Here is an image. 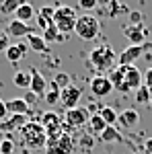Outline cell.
<instances>
[{"label": "cell", "instance_id": "38", "mask_svg": "<svg viewBox=\"0 0 152 154\" xmlns=\"http://www.w3.org/2000/svg\"><path fill=\"white\" fill-rule=\"evenodd\" d=\"M23 99H25V103H27V105H29V107H31V105H33V103H35V101H37V97L33 95L31 91H29V93H27V95H25Z\"/></svg>", "mask_w": 152, "mask_h": 154}, {"label": "cell", "instance_id": "10", "mask_svg": "<svg viewBox=\"0 0 152 154\" xmlns=\"http://www.w3.org/2000/svg\"><path fill=\"white\" fill-rule=\"evenodd\" d=\"M29 74H31V86H29V91H31L35 97H45V93H47V80L43 78V74L37 70V68H31Z\"/></svg>", "mask_w": 152, "mask_h": 154}, {"label": "cell", "instance_id": "39", "mask_svg": "<svg viewBox=\"0 0 152 154\" xmlns=\"http://www.w3.org/2000/svg\"><path fill=\"white\" fill-rule=\"evenodd\" d=\"M144 84H146L148 88L152 86V68H150V70H146V74H144Z\"/></svg>", "mask_w": 152, "mask_h": 154}, {"label": "cell", "instance_id": "26", "mask_svg": "<svg viewBox=\"0 0 152 154\" xmlns=\"http://www.w3.org/2000/svg\"><path fill=\"white\" fill-rule=\"evenodd\" d=\"M99 115L103 117V121H105L107 125H115V123H117V117H119V115L115 113V109H113V107H101Z\"/></svg>", "mask_w": 152, "mask_h": 154}, {"label": "cell", "instance_id": "24", "mask_svg": "<svg viewBox=\"0 0 152 154\" xmlns=\"http://www.w3.org/2000/svg\"><path fill=\"white\" fill-rule=\"evenodd\" d=\"M64 37H66V35H62V33H60L56 25H49L45 31H43V39H45L47 45H49V43H56V41H62Z\"/></svg>", "mask_w": 152, "mask_h": 154}, {"label": "cell", "instance_id": "15", "mask_svg": "<svg viewBox=\"0 0 152 154\" xmlns=\"http://www.w3.org/2000/svg\"><path fill=\"white\" fill-rule=\"evenodd\" d=\"M126 82L129 84L132 91H138L142 84H144V74H142L136 66H128V72H126Z\"/></svg>", "mask_w": 152, "mask_h": 154}, {"label": "cell", "instance_id": "14", "mask_svg": "<svg viewBox=\"0 0 152 154\" xmlns=\"http://www.w3.org/2000/svg\"><path fill=\"white\" fill-rule=\"evenodd\" d=\"M117 121H119L123 128H136V125H138V121H140V113H138L134 107H129V109H126V111H121V113H119Z\"/></svg>", "mask_w": 152, "mask_h": 154}, {"label": "cell", "instance_id": "7", "mask_svg": "<svg viewBox=\"0 0 152 154\" xmlns=\"http://www.w3.org/2000/svg\"><path fill=\"white\" fill-rule=\"evenodd\" d=\"M88 119H91V113L86 107H76V109L66 111V123L70 128H82L88 123Z\"/></svg>", "mask_w": 152, "mask_h": 154}, {"label": "cell", "instance_id": "28", "mask_svg": "<svg viewBox=\"0 0 152 154\" xmlns=\"http://www.w3.org/2000/svg\"><path fill=\"white\" fill-rule=\"evenodd\" d=\"M134 101H136L138 105H142V103H150V91H148V86H146V84H142L140 88L136 91Z\"/></svg>", "mask_w": 152, "mask_h": 154}, {"label": "cell", "instance_id": "20", "mask_svg": "<svg viewBox=\"0 0 152 154\" xmlns=\"http://www.w3.org/2000/svg\"><path fill=\"white\" fill-rule=\"evenodd\" d=\"M39 123L43 125V130H47V128H54V125H62V117L56 111H45L39 119Z\"/></svg>", "mask_w": 152, "mask_h": 154}, {"label": "cell", "instance_id": "17", "mask_svg": "<svg viewBox=\"0 0 152 154\" xmlns=\"http://www.w3.org/2000/svg\"><path fill=\"white\" fill-rule=\"evenodd\" d=\"M27 45H29L31 51H37V54H47L49 51V45L45 43V39L41 35H35V33L27 35Z\"/></svg>", "mask_w": 152, "mask_h": 154}, {"label": "cell", "instance_id": "5", "mask_svg": "<svg viewBox=\"0 0 152 154\" xmlns=\"http://www.w3.org/2000/svg\"><path fill=\"white\" fill-rule=\"evenodd\" d=\"M74 152V138L64 131L58 140H47L45 154H72Z\"/></svg>", "mask_w": 152, "mask_h": 154}, {"label": "cell", "instance_id": "42", "mask_svg": "<svg viewBox=\"0 0 152 154\" xmlns=\"http://www.w3.org/2000/svg\"><path fill=\"white\" fill-rule=\"evenodd\" d=\"M107 2H113V0H99V4H107Z\"/></svg>", "mask_w": 152, "mask_h": 154}, {"label": "cell", "instance_id": "37", "mask_svg": "<svg viewBox=\"0 0 152 154\" xmlns=\"http://www.w3.org/2000/svg\"><path fill=\"white\" fill-rule=\"evenodd\" d=\"M6 117H8V111H6V103H4V101L0 99V123H2V121H4Z\"/></svg>", "mask_w": 152, "mask_h": 154}, {"label": "cell", "instance_id": "2", "mask_svg": "<svg viewBox=\"0 0 152 154\" xmlns=\"http://www.w3.org/2000/svg\"><path fill=\"white\" fill-rule=\"evenodd\" d=\"M21 138H23V144L27 148H45L47 146V136L45 130L39 121H27L23 128H21Z\"/></svg>", "mask_w": 152, "mask_h": 154}, {"label": "cell", "instance_id": "34", "mask_svg": "<svg viewBox=\"0 0 152 154\" xmlns=\"http://www.w3.org/2000/svg\"><path fill=\"white\" fill-rule=\"evenodd\" d=\"M128 14H129V25H134V27H140V23H142V12L132 11V12H128Z\"/></svg>", "mask_w": 152, "mask_h": 154}, {"label": "cell", "instance_id": "22", "mask_svg": "<svg viewBox=\"0 0 152 154\" xmlns=\"http://www.w3.org/2000/svg\"><path fill=\"white\" fill-rule=\"evenodd\" d=\"M12 82H14V86H19V88H29V86H31V74H29V70L14 72Z\"/></svg>", "mask_w": 152, "mask_h": 154}, {"label": "cell", "instance_id": "45", "mask_svg": "<svg viewBox=\"0 0 152 154\" xmlns=\"http://www.w3.org/2000/svg\"><path fill=\"white\" fill-rule=\"evenodd\" d=\"M0 142H2V140H0Z\"/></svg>", "mask_w": 152, "mask_h": 154}, {"label": "cell", "instance_id": "19", "mask_svg": "<svg viewBox=\"0 0 152 154\" xmlns=\"http://www.w3.org/2000/svg\"><path fill=\"white\" fill-rule=\"evenodd\" d=\"M126 72H128V66H117L115 70H111L109 80H111V84H113V91H117L121 84L126 82Z\"/></svg>", "mask_w": 152, "mask_h": 154}, {"label": "cell", "instance_id": "43", "mask_svg": "<svg viewBox=\"0 0 152 154\" xmlns=\"http://www.w3.org/2000/svg\"><path fill=\"white\" fill-rule=\"evenodd\" d=\"M144 48H146V49H152V43H146V45H144Z\"/></svg>", "mask_w": 152, "mask_h": 154}, {"label": "cell", "instance_id": "6", "mask_svg": "<svg viewBox=\"0 0 152 154\" xmlns=\"http://www.w3.org/2000/svg\"><path fill=\"white\" fill-rule=\"evenodd\" d=\"M91 93H93L95 97H99V99L111 95V93H113V84H111V80H109V76L97 74L93 80H91Z\"/></svg>", "mask_w": 152, "mask_h": 154}, {"label": "cell", "instance_id": "40", "mask_svg": "<svg viewBox=\"0 0 152 154\" xmlns=\"http://www.w3.org/2000/svg\"><path fill=\"white\" fill-rule=\"evenodd\" d=\"M144 150H146V154H152V138H148L144 142Z\"/></svg>", "mask_w": 152, "mask_h": 154}, {"label": "cell", "instance_id": "27", "mask_svg": "<svg viewBox=\"0 0 152 154\" xmlns=\"http://www.w3.org/2000/svg\"><path fill=\"white\" fill-rule=\"evenodd\" d=\"M4 56H6V60H8L11 64H17V62H21V58H23V51L19 49V45H17V43H11V45H8V49L4 51Z\"/></svg>", "mask_w": 152, "mask_h": 154}, {"label": "cell", "instance_id": "13", "mask_svg": "<svg viewBox=\"0 0 152 154\" xmlns=\"http://www.w3.org/2000/svg\"><path fill=\"white\" fill-rule=\"evenodd\" d=\"M99 140H101L103 144H123L126 142V138L121 136V131L117 130L115 125H107L105 131L99 136Z\"/></svg>", "mask_w": 152, "mask_h": 154}, {"label": "cell", "instance_id": "31", "mask_svg": "<svg viewBox=\"0 0 152 154\" xmlns=\"http://www.w3.org/2000/svg\"><path fill=\"white\" fill-rule=\"evenodd\" d=\"M12 152H14V142L11 138H4L0 142V154H12Z\"/></svg>", "mask_w": 152, "mask_h": 154}, {"label": "cell", "instance_id": "18", "mask_svg": "<svg viewBox=\"0 0 152 154\" xmlns=\"http://www.w3.org/2000/svg\"><path fill=\"white\" fill-rule=\"evenodd\" d=\"M27 121H29L27 115H11L8 119H4V121L0 123V128H2V130H6V131H14V130L21 131V128H23Z\"/></svg>", "mask_w": 152, "mask_h": 154}, {"label": "cell", "instance_id": "33", "mask_svg": "<svg viewBox=\"0 0 152 154\" xmlns=\"http://www.w3.org/2000/svg\"><path fill=\"white\" fill-rule=\"evenodd\" d=\"M54 12H56V8H51V6H41V11L37 12V14H41L43 19H47V21L54 23Z\"/></svg>", "mask_w": 152, "mask_h": 154}, {"label": "cell", "instance_id": "30", "mask_svg": "<svg viewBox=\"0 0 152 154\" xmlns=\"http://www.w3.org/2000/svg\"><path fill=\"white\" fill-rule=\"evenodd\" d=\"M51 82L56 84V86H58L60 91H64L66 86H70V76H68L66 72H60V74H56V78H54Z\"/></svg>", "mask_w": 152, "mask_h": 154}, {"label": "cell", "instance_id": "11", "mask_svg": "<svg viewBox=\"0 0 152 154\" xmlns=\"http://www.w3.org/2000/svg\"><path fill=\"white\" fill-rule=\"evenodd\" d=\"M123 35L129 39V43L132 45H142L144 41H146V33H144V27H134V25H128V27H123Z\"/></svg>", "mask_w": 152, "mask_h": 154}, {"label": "cell", "instance_id": "1", "mask_svg": "<svg viewBox=\"0 0 152 154\" xmlns=\"http://www.w3.org/2000/svg\"><path fill=\"white\" fill-rule=\"evenodd\" d=\"M88 62L97 72H107V70H113V64H117V54L113 51L111 45L103 43V45H97L91 51Z\"/></svg>", "mask_w": 152, "mask_h": 154}, {"label": "cell", "instance_id": "25", "mask_svg": "<svg viewBox=\"0 0 152 154\" xmlns=\"http://www.w3.org/2000/svg\"><path fill=\"white\" fill-rule=\"evenodd\" d=\"M88 125H91V134H97V136H101L103 131H105L107 123L103 121V117L97 113V115H91V119H88Z\"/></svg>", "mask_w": 152, "mask_h": 154}, {"label": "cell", "instance_id": "9", "mask_svg": "<svg viewBox=\"0 0 152 154\" xmlns=\"http://www.w3.org/2000/svg\"><path fill=\"white\" fill-rule=\"evenodd\" d=\"M146 51L144 45H128L121 54H117V66H134V62Z\"/></svg>", "mask_w": 152, "mask_h": 154}, {"label": "cell", "instance_id": "23", "mask_svg": "<svg viewBox=\"0 0 152 154\" xmlns=\"http://www.w3.org/2000/svg\"><path fill=\"white\" fill-rule=\"evenodd\" d=\"M23 4H25V0H2L0 2V12L2 14H14Z\"/></svg>", "mask_w": 152, "mask_h": 154}, {"label": "cell", "instance_id": "32", "mask_svg": "<svg viewBox=\"0 0 152 154\" xmlns=\"http://www.w3.org/2000/svg\"><path fill=\"white\" fill-rule=\"evenodd\" d=\"M78 6L82 11H93L99 6V0H78Z\"/></svg>", "mask_w": 152, "mask_h": 154}, {"label": "cell", "instance_id": "16", "mask_svg": "<svg viewBox=\"0 0 152 154\" xmlns=\"http://www.w3.org/2000/svg\"><path fill=\"white\" fill-rule=\"evenodd\" d=\"M6 33H8V37H27V35H31V29H29V25H27V23L14 19V21L8 23Z\"/></svg>", "mask_w": 152, "mask_h": 154}, {"label": "cell", "instance_id": "36", "mask_svg": "<svg viewBox=\"0 0 152 154\" xmlns=\"http://www.w3.org/2000/svg\"><path fill=\"white\" fill-rule=\"evenodd\" d=\"M37 25H39V29H43V31H45L47 27H49V25H54V23H51V21H47V19H43L41 14H37Z\"/></svg>", "mask_w": 152, "mask_h": 154}, {"label": "cell", "instance_id": "4", "mask_svg": "<svg viewBox=\"0 0 152 154\" xmlns=\"http://www.w3.org/2000/svg\"><path fill=\"white\" fill-rule=\"evenodd\" d=\"M76 21H78V17H76V12H74L72 6H58L56 12H54V25L58 27V31L62 35L74 31Z\"/></svg>", "mask_w": 152, "mask_h": 154}, {"label": "cell", "instance_id": "8", "mask_svg": "<svg viewBox=\"0 0 152 154\" xmlns=\"http://www.w3.org/2000/svg\"><path fill=\"white\" fill-rule=\"evenodd\" d=\"M80 97H82V91L80 88H76V86H66L62 93H60V103L64 105V109H76L78 103H80Z\"/></svg>", "mask_w": 152, "mask_h": 154}, {"label": "cell", "instance_id": "21", "mask_svg": "<svg viewBox=\"0 0 152 154\" xmlns=\"http://www.w3.org/2000/svg\"><path fill=\"white\" fill-rule=\"evenodd\" d=\"M33 17H35V8H33L29 2H25L23 6L14 12V19H17V21H23V23H29Z\"/></svg>", "mask_w": 152, "mask_h": 154}, {"label": "cell", "instance_id": "12", "mask_svg": "<svg viewBox=\"0 0 152 154\" xmlns=\"http://www.w3.org/2000/svg\"><path fill=\"white\" fill-rule=\"evenodd\" d=\"M4 103H6L8 115H29L31 113V107L25 103V99H11V101H4Z\"/></svg>", "mask_w": 152, "mask_h": 154}, {"label": "cell", "instance_id": "44", "mask_svg": "<svg viewBox=\"0 0 152 154\" xmlns=\"http://www.w3.org/2000/svg\"><path fill=\"white\" fill-rule=\"evenodd\" d=\"M148 91H150V103H152V86H150V88H148Z\"/></svg>", "mask_w": 152, "mask_h": 154}, {"label": "cell", "instance_id": "29", "mask_svg": "<svg viewBox=\"0 0 152 154\" xmlns=\"http://www.w3.org/2000/svg\"><path fill=\"white\" fill-rule=\"evenodd\" d=\"M60 91L56 84L51 82V91H47V95H45V103L47 105H56V103H60Z\"/></svg>", "mask_w": 152, "mask_h": 154}, {"label": "cell", "instance_id": "41", "mask_svg": "<svg viewBox=\"0 0 152 154\" xmlns=\"http://www.w3.org/2000/svg\"><path fill=\"white\" fill-rule=\"evenodd\" d=\"M17 45H19V49H21V51H23V56L27 54V51H29V45H27V41H19Z\"/></svg>", "mask_w": 152, "mask_h": 154}, {"label": "cell", "instance_id": "35", "mask_svg": "<svg viewBox=\"0 0 152 154\" xmlns=\"http://www.w3.org/2000/svg\"><path fill=\"white\" fill-rule=\"evenodd\" d=\"M11 45V41H8V33L6 31H0V51H6Z\"/></svg>", "mask_w": 152, "mask_h": 154}, {"label": "cell", "instance_id": "3", "mask_svg": "<svg viewBox=\"0 0 152 154\" xmlns=\"http://www.w3.org/2000/svg\"><path fill=\"white\" fill-rule=\"evenodd\" d=\"M99 31H101V23H99L97 17H93V14H82V17H78L76 27H74V33L80 37V39L93 41L95 37L99 35Z\"/></svg>", "mask_w": 152, "mask_h": 154}]
</instances>
